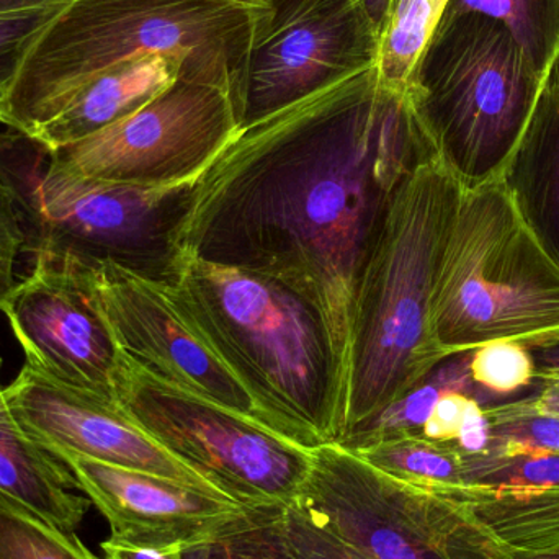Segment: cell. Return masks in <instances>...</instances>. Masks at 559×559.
I'll return each instance as SVG.
<instances>
[{
	"label": "cell",
	"mask_w": 559,
	"mask_h": 559,
	"mask_svg": "<svg viewBox=\"0 0 559 559\" xmlns=\"http://www.w3.org/2000/svg\"><path fill=\"white\" fill-rule=\"evenodd\" d=\"M282 522L289 545L302 559H373L312 524L296 506L283 509Z\"/></svg>",
	"instance_id": "obj_29"
},
{
	"label": "cell",
	"mask_w": 559,
	"mask_h": 559,
	"mask_svg": "<svg viewBox=\"0 0 559 559\" xmlns=\"http://www.w3.org/2000/svg\"><path fill=\"white\" fill-rule=\"evenodd\" d=\"M473 381L504 404L537 393L542 381L527 345L518 341H495L473 348L469 358Z\"/></svg>",
	"instance_id": "obj_26"
},
{
	"label": "cell",
	"mask_w": 559,
	"mask_h": 559,
	"mask_svg": "<svg viewBox=\"0 0 559 559\" xmlns=\"http://www.w3.org/2000/svg\"><path fill=\"white\" fill-rule=\"evenodd\" d=\"M437 495L468 509L509 550L559 547V481L506 488L459 486Z\"/></svg>",
	"instance_id": "obj_19"
},
{
	"label": "cell",
	"mask_w": 559,
	"mask_h": 559,
	"mask_svg": "<svg viewBox=\"0 0 559 559\" xmlns=\"http://www.w3.org/2000/svg\"><path fill=\"white\" fill-rule=\"evenodd\" d=\"M179 75V66L164 56L124 62L85 85L61 114L28 138L48 151L78 143L143 108Z\"/></svg>",
	"instance_id": "obj_17"
},
{
	"label": "cell",
	"mask_w": 559,
	"mask_h": 559,
	"mask_svg": "<svg viewBox=\"0 0 559 559\" xmlns=\"http://www.w3.org/2000/svg\"><path fill=\"white\" fill-rule=\"evenodd\" d=\"M0 559H100L75 532L43 519L0 492Z\"/></svg>",
	"instance_id": "obj_24"
},
{
	"label": "cell",
	"mask_w": 559,
	"mask_h": 559,
	"mask_svg": "<svg viewBox=\"0 0 559 559\" xmlns=\"http://www.w3.org/2000/svg\"><path fill=\"white\" fill-rule=\"evenodd\" d=\"M524 401L531 409L537 411V413L559 416V378L542 381L537 393L525 397Z\"/></svg>",
	"instance_id": "obj_35"
},
{
	"label": "cell",
	"mask_w": 559,
	"mask_h": 559,
	"mask_svg": "<svg viewBox=\"0 0 559 559\" xmlns=\"http://www.w3.org/2000/svg\"><path fill=\"white\" fill-rule=\"evenodd\" d=\"M267 13L264 0H74L23 56L0 124L29 136L98 75L156 55L179 66V79L228 92L239 117Z\"/></svg>",
	"instance_id": "obj_2"
},
{
	"label": "cell",
	"mask_w": 559,
	"mask_h": 559,
	"mask_svg": "<svg viewBox=\"0 0 559 559\" xmlns=\"http://www.w3.org/2000/svg\"><path fill=\"white\" fill-rule=\"evenodd\" d=\"M26 233L12 192L0 182V311L19 282L15 264L25 251Z\"/></svg>",
	"instance_id": "obj_30"
},
{
	"label": "cell",
	"mask_w": 559,
	"mask_h": 559,
	"mask_svg": "<svg viewBox=\"0 0 559 559\" xmlns=\"http://www.w3.org/2000/svg\"><path fill=\"white\" fill-rule=\"evenodd\" d=\"M396 2H397V0H396Z\"/></svg>",
	"instance_id": "obj_40"
},
{
	"label": "cell",
	"mask_w": 559,
	"mask_h": 559,
	"mask_svg": "<svg viewBox=\"0 0 559 559\" xmlns=\"http://www.w3.org/2000/svg\"><path fill=\"white\" fill-rule=\"evenodd\" d=\"M74 476L78 491L107 519L110 537L138 547L189 554L215 540L246 506L223 495L136 469L52 453Z\"/></svg>",
	"instance_id": "obj_15"
},
{
	"label": "cell",
	"mask_w": 559,
	"mask_h": 559,
	"mask_svg": "<svg viewBox=\"0 0 559 559\" xmlns=\"http://www.w3.org/2000/svg\"><path fill=\"white\" fill-rule=\"evenodd\" d=\"M74 491L68 466L20 427L0 383V492L51 524L78 532L92 502Z\"/></svg>",
	"instance_id": "obj_18"
},
{
	"label": "cell",
	"mask_w": 559,
	"mask_h": 559,
	"mask_svg": "<svg viewBox=\"0 0 559 559\" xmlns=\"http://www.w3.org/2000/svg\"><path fill=\"white\" fill-rule=\"evenodd\" d=\"M167 296L228 368L261 424L301 449L335 443L342 404L328 329L311 302L275 280L179 254Z\"/></svg>",
	"instance_id": "obj_3"
},
{
	"label": "cell",
	"mask_w": 559,
	"mask_h": 559,
	"mask_svg": "<svg viewBox=\"0 0 559 559\" xmlns=\"http://www.w3.org/2000/svg\"><path fill=\"white\" fill-rule=\"evenodd\" d=\"M239 128L228 92L177 79L123 120L48 151V164L81 179L173 186L197 179Z\"/></svg>",
	"instance_id": "obj_10"
},
{
	"label": "cell",
	"mask_w": 559,
	"mask_h": 559,
	"mask_svg": "<svg viewBox=\"0 0 559 559\" xmlns=\"http://www.w3.org/2000/svg\"><path fill=\"white\" fill-rule=\"evenodd\" d=\"M264 2H269V0H264Z\"/></svg>",
	"instance_id": "obj_39"
},
{
	"label": "cell",
	"mask_w": 559,
	"mask_h": 559,
	"mask_svg": "<svg viewBox=\"0 0 559 559\" xmlns=\"http://www.w3.org/2000/svg\"><path fill=\"white\" fill-rule=\"evenodd\" d=\"M545 74L502 23L452 10L440 16L411 87L440 160L463 189L501 179Z\"/></svg>",
	"instance_id": "obj_5"
},
{
	"label": "cell",
	"mask_w": 559,
	"mask_h": 559,
	"mask_svg": "<svg viewBox=\"0 0 559 559\" xmlns=\"http://www.w3.org/2000/svg\"><path fill=\"white\" fill-rule=\"evenodd\" d=\"M380 55L360 0H269L249 52L241 127L378 66Z\"/></svg>",
	"instance_id": "obj_11"
},
{
	"label": "cell",
	"mask_w": 559,
	"mask_h": 559,
	"mask_svg": "<svg viewBox=\"0 0 559 559\" xmlns=\"http://www.w3.org/2000/svg\"><path fill=\"white\" fill-rule=\"evenodd\" d=\"M449 0H397L381 38L378 68L384 81L411 88L417 61L429 43Z\"/></svg>",
	"instance_id": "obj_23"
},
{
	"label": "cell",
	"mask_w": 559,
	"mask_h": 559,
	"mask_svg": "<svg viewBox=\"0 0 559 559\" xmlns=\"http://www.w3.org/2000/svg\"><path fill=\"white\" fill-rule=\"evenodd\" d=\"M197 179L133 186L52 169L48 150L15 130L0 133V182L25 226V251L59 261L115 262L166 282L176 264L174 233Z\"/></svg>",
	"instance_id": "obj_7"
},
{
	"label": "cell",
	"mask_w": 559,
	"mask_h": 559,
	"mask_svg": "<svg viewBox=\"0 0 559 559\" xmlns=\"http://www.w3.org/2000/svg\"><path fill=\"white\" fill-rule=\"evenodd\" d=\"M489 443H491V420H489L488 411L481 404L475 403L469 407L453 447L463 455H478L489 449Z\"/></svg>",
	"instance_id": "obj_32"
},
{
	"label": "cell",
	"mask_w": 559,
	"mask_h": 559,
	"mask_svg": "<svg viewBox=\"0 0 559 559\" xmlns=\"http://www.w3.org/2000/svg\"><path fill=\"white\" fill-rule=\"evenodd\" d=\"M436 156L413 87L373 66L239 128L174 233L179 254L275 280L314 306L342 427L358 283L404 180Z\"/></svg>",
	"instance_id": "obj_1"
},
{
	"label": "cell",
	"mask_w": 559,
	"mask_h": 559,
	"mask_svg": "<svg viewBox=\"0 0 559 559\" xmlns=\"http://www.w3.org/2000/svg\"><path fill=\"white\" fill-rule=\"evenodd\" d=\"M432 329L447 357L488 342L559 335V267L502 179L463 189L440 264Z\"/></svg>",
	"instance_id": "obj_6"
},
{
	"label": "cell",
	"mask_w": 559,
	"mask_h": 559,
	"mask_svg": "<svg viewBox=\"0 0 559 559\" xmlns=\"http://www.w3.org/2000/svg\"><path fill=\"white\" fill-rule=\"evenodd\" d=\"M352 453L393 478L429 491H445L463 481V453L450 443L401 436Z\"/></svg>",
	"instance_id": "obj_21"
},
{
	"label": "cell",
	"mask_w": 559,
	"mask_h": 559,
	"mask_svg": "<svg viewBox=\"0 0 559 559\" xmlns=\"http://www.w3.org/2000/svg\"><path fill=\"white\" fill-rule=\"evenodd\" d=\"M445 10L479 13L502 23L538 71L547 72L557 58L559 0H449Z\"/></svg>",
	"instance_id": "obj_22"
},
{
	"label": "cell",
	"mask_w": 559,
	"mask_h": 559,
	"mask_svg": "<svg viewBox=\"0 0 559 559\" xmlns=\"http://www.w3.org/2000/svg\"><path fill=\"white\" fill-rule=\"evenodd\" d=\"M462 195V183L439 156L420 164L401 186L358 283L338 440L445 360L433 337V298Z\"/></svg>",
	"instance_id": "obj_4"
},
{
	"label": "cell",
	"mask_w": 559,
	"mask_h": 559,
	"mask_svg": "<svg viewBox=\"0 0 559 559\" xmlns=\"http://www.w3.org/2000/svg\"><path fill=\"white\" fill-rule=\"evenodd\" d=\"M509 559H559V547L544 550H511Z\"/></svg>",
	"instance_id": "obj_38"
},
{
	"label": "cell",
	"mask_w": 559,
	"mask_h": 559,
	"mask_svg": "<svg viewBox=\"0 0 559 559\" xmlns=\"http://www.w3.org/2000/svg\"><path fill=\"white\" fill-rule=\"evenodd\" d=\"M55 261L71 271L120 350L138 367L169 386L261 424L251 396L183 321L163 282L115 262Z\"/></svg>",
	"instance_id": "obj_12"
},
{
	"label": "cell",
	"mask_w": 559,
	"mask_h": 559,
	"mask_svg": "<svg viewBox=\"0 0 559 559\" xmlns=\"http://www.w3.org/2000/svg\"><path fill=\"white\" fill-rule=\"evenodd\" d=\"M104 559H186L183 550L170 547H138L124 542L108 538L102 542Z\"/></svg>",
	"instance_id": "obj_33"
},
{
	"label": "cell",
	"mask_w": 559,
	"mask_h": 559,
	"mask_svg": "<svg viewBox=\"0 0 559 559\" xmlns=\"http://www.w3.org/2000/svg\"><path fill=\"white\" fill-rule=\"evenodd\" d=\"M475 403H478V401L473 400L468 394L460 393V391H449L437 401L429 419L426 420L417 437H423V439L430 440V442L453 445L463 423H465L469 407Z\"/></svg>",
	"instance_id": "obj_31"
},
{
	"label": "cell",
	"mask_w": 559,
	"mask_h": 559,
	"mask_svg": "<svg viewBox=\"0 0 559 559\" xmlns=\"http://www.w3.org/2000/svg\"><path fill=\"white\" fill-rule=\"evenodd\" d=\"M64 7L0 12V105L9 94L23 56Z\"/></svg>",
	"instance_id": "obj_28"
},
{
	"label": "cell",
	"mask_w": 559,
	"mask_h": 559,
	"mask_svg": "<svg viewBox=\"0 0 559 559\" xmlns=\"http://www.w3.org/2000/svg\"><path fill=\"white\" fill-rule=\"evenodd\" d=\"M360 2L364 5L365 12L368 13L371 22H373L374 28L383 38L384 32H386L388 25H390L391 16H393L396 0H360Z\"/></svg>",
	"instance_id": "obj_36"
},
{
	"label": "cell",
	"mask_w": 559,
	"mask_h": 559,
	"mask_svg": "<svg viewBox=\"0 0 559 559\" xmlns=\"http://www.w3.org/2000/svg\"><path fill=\"white\" fill-rule=\"evenodd\" d=\"M293 506L373 559H509L468 509L371 466L337 443L312 450Z\"/></svg>",
	"instance_id": "obj_8"
},
{
	"label": "cell",
	"mask_w": 559,
	"mask_h": 559,
	"mask_svg": "<svg viewBox=\"0 0 559 559\" xmlns=\"http://www.w3.org/2000/svg\"><path fill=\"white\" fill-rule=\"evenodd\" d=\"M535 365V374L538 381H548L559 378V335L544 338V341L525 344Z\"/></svg>",
	"instance_id": "obj_34"
},
{
	"label": "cell",
	"mask_w": 559,
	"mask_h": 559,
	"mask_svg": "<svg viewBox=\"0 0 559 559\" xmlns=\"http://www.w3.org/2000/svg\"><path fill=\"white\" fill-rule=\"evenodd\" d=\"M117 401L170 455L246 508L292 506L311 469L309 450L235 411L169 386L124 354Z\"/></svg>",
	"instance_id": "obj_9"
},
{
	"label": "cell",
	"mask_w": 559,
	"mask_h": 559,
	"mask_svg": "<svg viewBox=\"0 0 559 559\" xmlns=\"http://www.w3.org/2000/svg\"><path fill=\"white\" fill-rule=\"evenodd\" d=\"M524 400L486 409L491 420L488 450L559 453V416L537 413Z\"/></svg>",
	"instance_id": "obj_27"
},
{
	"label": "cell",
	"mask_w": 559,
	"mask_h": 559,
	"mask_svg": "<svg viewBox=\"0 0 559 559\" xmlns=\"http://www.w3.org/2000/svg\"><path fill=\"white\" fill-rule=\"evenodd\" d=\"M3 394L20 427L49 453H72L222 495L151 439L118 401L59 383L28 364Z\"/></svg>",
	"instance_id": "obj_14"
},
{
	"label": "cell",
	"mask_w": 559,
	"mask_h": 559,
	"mask_svg": "<svg viewBox=\"0 0 559 559\" xmlns=\"http://www.w3.org/2000/svg\"><path fill=\"white\" fill-rule=\"evenodd\" d=\"M286 506H259L246 511L215 540L193 548L186 559H302L283 528Z\"/></svg>",
	"instance_id": "obj_25"
},
{
	"label": "cell",
	"mask_w": 559,
	"mask_h": 559,
	"mask_svg": "<svg viewBox=\"0 0 559 559\" xmlns=\"http://www.w3.org/2000/svg\"><path fill=\"white\" fill-rule=\"evenodd\" d=\"M501 179L525 225L559 267V51Z\"/></svg>",
	"instance_id": "obj_16"
},
{
	"label": "cell",
	"mask_w": 559,
	"mask_h": 559,
	"mask_svg": "<svg viewBox=\"0 0 559 559\" xmlns=\"http://www.w3.org/2000/svg\"><path fill=\"white\" fill-rule=\"evenodd\" d=\"M469 358H472V350L450 355L445 360L440 361L430 371L429 377L424 378L416 388L407 391L403 397L384 407L377 416L371 417L335 443L344 447L348 452H357L393 437L419 436L437 401L449 391L468 394L485 409L502 406L501 401L496 400L473 381Z\"/></svg>",
	"instance_id": "obj_20"
},
{
	"label": "cell",
	"mask_w": 559,
	"mask_h": 559,
	"mask_svg": "<svg viewBox=\"0 0 559 559\" xmlns=\"http://www.w3.org/2000/svg\"><path fill=\"white\" fill-rule=\"evenodd\" d=\"M74 0H0V12L10 10L39 9V7L68 5Z\"/></svg>",
	"instance_id": "obj_37"
},
{
	"label": "cell",
	"mask_w": 559,
	"mask_h": 559,
	"mask_svg": "<svg viewBox=\"0 0 559 559\" xmlns=\"http://www.w3.org/2000/svg\"><path fill=\"white\" fill-rule=\"evenodd\" d=\"M2 311L29 367L59 383L117 401L123 354L64 264L33 258L32 274L19 282Z\"/></svg>",
	"instance_id": "obj_13"
}]
</instances>
